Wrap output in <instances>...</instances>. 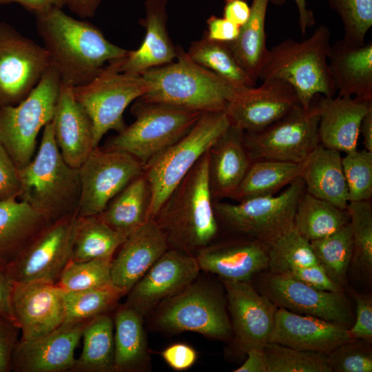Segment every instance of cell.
<instances>
[{"mask_svg":"<svg viewBox=\"0 0 372 372\" xmlns=\"http://www.w3.org/2000/svg\"><path fill=\"white\" fill-rule=\"evenodd\" d=\"M176 50L175 61L142 74L151 89L141 97L201 113L225 112L242 89L194 62L181 46Z\"/></svg>","mask_w":372,"mask_h":372,"instance_id":"cell-5","label":"cell"},{"mask_svg":"<svg viewBox=\"0 0 372 372\" xmlns=\"http://www.w3.org/2000/svg\"><path fill=\"white\" fill-rule=\"evenodd\" d=\"M50 65L43 45L0 22V105H14L35 87Z\"/></svg>","mask_w":372,"mask_h":372,"instance_id":"cell-15","label":"cell"},{"mask_svg":"<svg viewBox=\"0 0 372 372\" xmlns=\"http://www.w3.org/2000/svg\"><path fill=\"white\" fill-rule=\"evenodd\" d=\"M364 149L372 152V109L364 116L360 128Z\"/></svg>","mask_w":372,"mask_h":372,"instance_id":"cell-61","label":"cell"},{"mask_svg":"<svg viewBox=\"0 0 372 372\" xmlns=\"http://www.w3.org/2000/svg\"><path fill=\"white\" fill-rule=\"evenodd\" d=\"M144 165L120 151L92 150L78 168L80 198L77 216L99 214L124 187L143 173Z\"/></svg>","mask_w":372,"mask_h":372,"instance_id":"cell-14","label":"cell"},{"mask_svg":"<svg viewBox=\"0 0 372 372\" xmlns=\"http://www.w3.org/2000/svg\"><path fill=\"white\" fill-rule=\"evenodd\" d=\"M12 320L21 333V339L45 335L65 320L63 289L44 282H14L10 297Z\"/></svg>","mask_w":372,"mask_h":372,"instance_id":"cell-19","label":"cell"},{"mask_svg":"<svg viewBox=\"0 0 372 372\" xmlns=\"http://www.w3.org/2000/svg\"><path fill=\"white\" fill-rule=\"evenodd\" d=\"M352 231V262L371 272L372 269V204L371 200L349 202L346 208Z\"/></svg>","mask_w":372,"mask_h":372,"instance_id":"cell-45","label":"cell"},{"mask_svg":"<svg viewBox=\"0 0 372 372\" xmlns=\"http://www.w3.org/2000/svg\"><path fill=\"white\" fill-rule=\"evenodd\" d=\"M130 112L134 121L101 148L128 153L143 165L185 136L203 114L142 97L134 101Z\"/></svg>","mask_w":372,"mask_h":372,"instance_id":"cell-6","label":"cell"},{"mask_svg":"<svg viewBox=\"0 0 372 372\" xmlns=\"http://www.w3.org/2000/svg\"><path fill=\"white\" fill-rule=\"evenodd\" d=\"M301 106L287 82L267 79L259 87L240 90L229 102L225 113L230 125L245 132L260 131Z\"/></svg>","mask_w":372,"mask_h":372,"instance_id":"cell-17","label":"cell"},{"mask_svg":"<svg viewBox=\"0 0 372 372\" xmlns=\"http://www.w3.org/2000/svg\"><path fill=\"white\" fill-rule=\"evenodd\" d=\"M19 331L12 320L0 316V372L12 370L13 356L20 340Z\"/></svg>","mask_w":372,"mask_h":372,"instance_id":"cell-50","label":"cell"},{"mask_svg":"<svg viewBox=\"0 0 372 372\" xmlns=\"http://www.w3.org/2000/svg\"><path fill=\"white\" fill-rule=\"evenodd\" d=\"M355 321L349 334L351 340H362L369 342L372 340V298L371 296L355 294Z\"/></svg>","mask_w":372,"mask_h":372,"instance_id":"cell-49","label":"cell"},{"mask_svg":"<svg viewBox=\"0 0 372 372\" xmlns=\"http://www.w3.org/2000/svg\"><path fill=\"white\" fill-rule=\"evenodd\" d=\"M318 136L322 146L348 153L358 149L360 128L372 101L355 97L320 95Z\"/></svg>","mask_w":372,"mask_h":372,"instance_id":"cell-26","label":"cell"},{"mask_svg":"<svg viewBox=\"0 0 372 372\" xmlns=\"http://www.w3.org/2000/svg\"><path fill=\"white\" fill-rule=\"evenodd\" d=\"M269 246L240 237L211 242L201 249L195 258L200 270L216 274L223 280L249 281L267 269Z\"/></svg>","mask_w":372,"mask_h":372,"instance_id":"cell-25","label":"cell"},{"mask_svg":"<svg viewBox=\"0 0 372 372\" xmlns=\"http://www.w3.org/2000/svg\"><path fill=\"white\" fill-rule=\"evenodd\" d=\"M188 56L200 65L231 83L239 89L256 85L236 59L228 43L203 37L193 41L186 52Z\"/></svg>","mask_w":372,"mask_h":372,"instance_id":"cell-38","label":"cell"},{"mask_svg":"<svg viewBox=\"0 0 372 372\" xmlns=\"http://www.w3.org/2000/svg\"><path fill=\"white\" fill-rule=\"evenodd\" d=\"M277 308L268 342L329 354L351 340L347 327L340 324Z\"/></svg>","mask_w":372,"mask_h":372,"instance_id":"cell-22","label":"cell"},{"mask_svg":"<svg viewBox=\"0 0 372 372\" xmlns=\"http://www.w3.org/2000/svg\"><path fill=\"white\" fill-rule=\"evenodd\" d=\"M113 256L81 262L70 260L56 285L64 291H80L111 285Z\"/></svg>","mask_w":372,"mask_h":372,"instance_id":"cell-44","label":"cell"},{"mask_svg":"<svg viewBox=\"0 0 372 372\" xmlns=\"http://www.w3.org/2000/svg\"><path fill=\"white\" fill-rule=\"evenodd\" d=\"M369 343L350 340L335 348L328 354L331 371H372V353Z\"/></svg>","mask_w":372,"mask_h":372,"instance_id":"cell-48","label":"cell"},{"mask_svg":"<svg viewBox=\"0 0 372 372\" xmlns=\"http://www.w3.org/2000/svg\"><path fill=\"white\" fill-rule=\"evenodd\" d=\"M48 223L41 214L18 198L0 201V265L13 262Z\"/></svg>","mask_w":372,"mask_h":372,"instance_id":"cell-32","label":"cell"},{"mask_svg":"<svg viewBox=\"0 0 372 372\" xmlns=\"http://www.w3.org/2000/svg\"><path fill=\"white\" fill-rule=\"evenodd\" d=\"M77 214L48 223L7 265L14 282L56 284L71 260Z\"/></svg>","mask_w":372,"mask_h":372,"instance_id":"cell-13","label":"cell"},{"mask_svg":"<svg viewBox=\"0 0 372 372\" xmlns=\"http://www.w3.org/2000/svg\"><path fill=\"white\" fill-rule=\"evenodd\" d=\"M247 358L234 372H267V362L262 350L250 349L245 352Z\"/></svg>","mask_w":372,"mask_h":372,"instance_id":"cell-58","label":"cell"},{"mask_svg":"<svg viewBox=\"0 0 372 372\" xmlns=\"http://www.w3.org/2000/svg\"><path fill=\"white\" fill-rule=\"evenodd\" d=\"M17 198L29 205L50 223L76 214L80 198L78 168L63 159L55 142L52 122L43 129L34 157L18 169Z\"/></svg>","mask_w":372,"mask_h":372,"instance_id":"cell-3","label":"cell"},{"mask_svg":"<svg viewBox=\"0 0 372 372\" xmlns=\"http://www.w3.org/2000/svg\"><path fill=\"white\" fill-rule=\"evenodd\" d=\"M230 123L225 112L203 113L192 129L144 165L152 191L149 218L198 161L225 132Z\"/></svg>","mask_w":372,"mask_h":372,"instance_id":"cell-7","label":"cell"},{"mask_svg":"<svg viewBox=\"0 0 372 372\" xmlns=\"http://www.w3.org/2000/svg\"><path fill=\"white\" fill-rule=\"evenodd\" d=\"M85 323H63L54 331L32 340L20 338L15 349L14 372H72L74 352Z\"/></svg>","mask_w":372,"mask_h":372,"instance_id":"cell-21","label":"cell"},{"mask_svg":"<svg viewBox=\"0 0 372 372\" xmlns=\"http://www.w3.org/2000/svg\"><path fill=\"white\" fill-rule=\"evenodd\" d=\"M36 28L50 65L62 82L74 87L96 77L109 63L127 56L128 50L108 41L99 28L55 8L36 15Z\"/></svg>","mask_w":372,"mask_h":372,"instance_id":"cell-1","label":"cell"},{"mask_svg":"<svg viewBox=\"0 0 372 372\" xmlns=\"http://www.w3.org/2000/svg\"><path fill=\"white\" fill-rule=\"evenodd\" d=\"M330 37L329 28L321 25L305 40L282 41L269 50L258 79L287 82L303 108L318 95L334 96L337 90L328 61Z\"/></svg>","mask_w":372,"mask_h":372,"instance_id":"cell-4","label":"cell"},{"mask_svg":"<svg viewBox=\"0 0 372 372\" xmlns=\"http://www.w3.org/2000/svg\"><path fill=\"white\" fill-rule=\"evenodd\" d=\"M318 264L310 241L294 228L275 240L268 248L267 269L285 274L296 268Z\"/></svg>","mask_w":372,"mask_h":372,"instance_id":"cell-42","label":"cell"},{"mask_svg":"<svg viewBox=\"0 0 372 372\" xmlns=\"http://www.w3.org/2000/svg\"><path fill=\"white\" fill-rule=\"evenodd\" d=\"M289 0H270L276 6H282ZM298 13V25L302 35H304L308 28L316 24L313 12L307 6L306 0H293Z\"/></svg>","mask_w":372,"mask_h":372,"instance_id":"cell-59","label":"cell"},{"mask_svg":"<svg viewBox=\"0 0 372 372\" xmlns=\"http://www.w3.org/2000/svg\"><path fill=\"white\" fill-rule=\"evenodd\" d=\"M125 239L97 216H77L70 260L114 256Z\"/></svg>","mask_w":372,"mask_h":372,"instance_id":"cell-39","label":"cell"},{"mask_svg":"<svg viewBox=\"0 0 372 372\" xmlns=\"http://www.w3.org/2000/svg\"><path fill=\"white\" fill-rule=\"evenodd\" d=\"M81 339L82 351L72 372H113V318L105 313L91 320L85 325Z\"/></svg>","mask_w":372,"mask_h":372,"instance_id":"cell-36","label":"cell"},{"mask_svg":"<svg viewBox=\"0 0 372 372\" xmlns=\"http://www.w3.org/2000/svg\"><path fill=\"white\" fill-rule=\"evenodd\" d=\"M51 122L63 159L79 168L95 147L92 122L76 99L73 85L61 81Z\"/></svg>","mask_w":372,"mask_h":372,"instance_id":"cell-24","label":"cell"},{"mask_svg":"<svg viewBox=\"0 0 372 372\" xmlns=\"http://www.w3.org/2000/svg\"><path fill=\"white\" fill-rule=\"evenodd\" d=\"M207 152L167 196L153 219L169 245L195 256L219 233L209 182Z\"/></svg>","mask_w":372,"mask_h":372,"instance_id":"cell-2","label":"cell"},{"mask_svg":"<svg viewBox=\"0 0 372 372\" xmlns=\"http://www.w3.org/2000/svg\"><path fill=\"white\" fill-rule=\"evenodd\" d=\"M18 3L35 16L52 9H63L67 0H0V5Z\"/></svg>","mask_w":372,"mask_h":372,"instance_id":"cell-55","label":"cell"},{"mask_svg":"<svg viewBox=\"0 0 372 372\" xmlns=\"http://www.w3.org/2000/svg\"><path fill=\"white\" fill-rule=\"evenodd\" d=\"M66 324L88 322L115 309L125 293L112 284L80 291L63 290Z\"/></svg>","mask_w":372,"mask_h":372,"instance_id":"cell-40","label":"cell"},{"mask_svg":"<svg viewBox=\"0 0 372 372\" xmlns=\"http://www.w3.org/2000/svg\"><path fill=\"white\" fill-rule=\"evenodd\" d=\"M113 256L111 280L125 294L169 249L165 235L149 219L126 238Z\"/></svg>","mask_w":372,"mask_h":372,"instance_id":"cell-23","label":"cell"},{"mask_svg":"<svg viewBox=\"0 0 372 372\" xmlns=\"http://www.w3.org/2000/svg\"><path fill=\"white\" fill-rule=\"evenodd\" d=\"M263 353L267 372H331L328 354L267 342Z\"/></svg>","mask_w":372,"mask_h":372,"instance_id":"cell-43","label":"cell"},{"mask_svg":"<svg viewBox=\"0 0 372 372\" xmlns=\"http://www.w3.org/2000/svg\"><path fill=\"white\" fill-rule=\"evenodd\" d=\"M349 202L372 198V152L365 149L346 153L342 158Z\"/></svg>","mask_w":372,"mask_h":372,"instance_id":"cell-46","label":"cell"},{"mask_svg":"<svg viewBox=\"0 0 372 372\" xmlns=\"http://www.w3.org/2000/svg\"><path fill=\"white\" fill-rule=\"evenodd\" d=\"M269 3L270 0H252L249 17L240 27L239 36L228 43L240 65L255 82L259 79L269 52L265 30Z\"/></svg>","mask_w":372,"mask_h":372,"instance_id":"cell-34","label":"cell"},{"mask_svg":"<svg viewBox=\"0 0 372 372\" xmlns=\"http://www.w3.org/2000/svg\"><path fill=\"white\" fill-rule=\"evenodd\" d=\"M19 187L18 168L0 143V201L17 198Z\"/></svg>","mask_w":372,"mask_h":372,"instance_id":"cell-51","label":"cell"},{"mask_svg":"<svg viewBox=\"0 0 372 372\" xmlns=\"http://www.w3.org/2000/svg\"><path fill=\"white\" fill-rule=\"evenodd\" d=\"M339 15L344 30V39L358 45L365 43L372 26V0H327Z\"/></svg>","mask_w":372,"mask_h":372,"instance_id":"cell-47","label":"cell"},{"mask_svg":"<svg viewBox=\"0 0 372 372\" xmlns=\"http://www.w3.org/2000/svg\"><path fill=\"white\" fill-rule=\"evenodd\" d=\"M328 61L338 96L372 101V42L342 38L331 45Z\"/></svg>","mask_w":372,"mask_h":372,"instance_id":"cell-29","label":"cell"},{"mask_svg":"<svg viewBox=\"0 0 372 372\" xmlns=\"http://www.w3.org/2000/svg\"><path fill=\"white\" fill-rule=\"evenodd\" d=\"M121 59L107 64L90 82L74 87L76 99L92 122L95 148L109 131L119 132L125 129V109L151 89L149 82L142 75L120 72Z\"/></svg>","mask_w":372,"mask_h":372,"instance_id":"cell-11","label":"cell"},{"mask_svg":"<svg viewBox=\"0 0 372 372\" xmlns=\"http://www.w3.org/2000/svg\"><path fill=\"white\" fill-rule=\"evenodd\" d=\"M207 30L205 35L209 39L231 43L239 36L240 27L226 19L212 15L207 20Z\"/></svg>","mask_w":372,"mask_h":372,"instance_id":"cell-54","label":"cell"},{"mask_svg":"<svg viewBox=\"0 0 372 372\" xmlns=\"http://www.w3.org/2000/svg\"><path fill=\"white\" fill-rule=\"evenodd\" d=\"M152 191L144 173L117 194L96 215L118 234L127 238L149 220Z\"/></svg>","mask_w":372,"mask_h":372,"instance_id":"cell-33","label":"cell"},{"mask_svg":"<svg viewBox=\"0 0 372 372\" xmlns=\"http://www.w3.org/2000/svg\"><path fill=\"white\" fill-rule=\"evenodd\" d=\"M61 83L59 72L50 65L23 101L0 105V143L18 169L36 153L39 133L52 119Z\"/></svg>","mask_w":372,"mask_h":372,"instance_id":"cell-9","label":"cell"},{"mask_svg":"<svg viewBox=\"0 0 372 372\" xmlns=\"http://www.w3.org/2000/svg\"><path fill=\"white\" fill-rule=\"evenodd\" d=\"M283 275L320 290L342 291V286L334 282L318 263L311 266L298 267Z\"/></svg>","mask_w":372,"mask_h":372,"instance_id":"cell-52","label":"cell"},{"mask_svg":"<svg viewBox=\"0 0 372 372\" xmlns=\"http://www.w3.org/2000/svg\"><path fill=\"white\" fill-rule=\"evenodd\" d=\"M261 291L276 307L298 314L346 327L353 320L350 304L342 291L320 290L288 276L271 272L263 278Z\"/></svg>","mask_w":372,"mask_h":372,"instance_id":"cell-16","label":"cell"},{"mask_svg":"<svg viewBox=\"0 0 372 372\" xmlns=\"http://www.w3.org/2000/svg\"><path fill=\"white\" fill-rule=\"evenodd\" d=\"M342 158L340 152L319 144L309 157L301 177L307 193L346 209L348 189Z\"/></svg>","mask_w":372,"mask_h":372,"instance_id":"cell-30","label":"cell"},{"mask_svg":"<svg viewBox=\"0 0 372 372\" xmlns=\"http://www.w3.org/2000/svg\"><path fill=\"white\" fill-rule=\"evenodd\" d=\"M13 284L7 266L0 265V316L11 320L10 297Z\"/></svg>","mask_w":372,"mask_h":372,"instance_id":"cell-57","label":"cell"},{"mask_svg":"<svg viewBox=\"0 0 372 372\" xmlns=\"http://www.w3.org/2000/svg\"><path fill=\"white\" fill-rule=\"evenodd\" d=\"M225 300L215 287L196 279L156 308L154 324L165 332L191 331L227 340L232 335Z\"/></svg>","mask_w":372,"mask_h":372,"instance_id":"cell-10","label":"cell"},{"mask_svg":"<svg viewBox=\"0 0 372 372\" xmlns=\"http://www.w3.org/2000/svg\"><path fill=\"white\" fill-rule=\"evenodd\" d=\"M244 132L230 125L207 151L208 182L214 201L231 199L252 163Z\"/></svg>","mask_w":372,"mask_h":372,"instance_id":"cell-27","label":"cell"},{"mask_svg":"<svg viewBox=\"0 0 372 372\" xmlns=\"http://www.w3.org/2000/svg\"><path fill=\"white\" fill-rule=\"evenodd\" d=\"M101 0H67L66 6L78 17L85 19L92 17Z\"/></svg>","mask_w":372,"mask_h":372,"instance_id":"cell-60","label":"cell"},{"mask_svg":"<svg viewBox=\"0 0 372 372\" xmlns=\"http://www.w3.org/2000/svg\"><path fill=\"white\" fill-rule=\"evenodd\" d=\"M319 115L318 102L313 101L309 107L298 106L260 131L244 132V144L251 161H307L320 144Z\"/></svg>","mask_w":372,"mask_h":372,"instance_id":"cell-12","label":"cell"},{"mask_svg":"<svg viewBox=\"0 0 372 372\" xmlns=\"http://www.w3.org/2000/svg\"><path fill=\"white\" fill-rule=\"evenodd\" d=\"M310 243L318 263L334 282L342 286L353 253L350 223Z\"/></svg>","mask_w":372,"mask_h":372,"instance_id":"cell-41","label":"cell"},{"mask_svg":"<svg viewBox=\"0 0 372 372\" xmlns=\"http://www.w3.org/2000/svg\"><path fill=\"white\" fill-rule=\"evenodd\" d=\"M166 0H147L146 15L141 24L145 28L144 39L135 50L120 61L119 71L142 75L149 69L173 62L177 56L167 29Z\"/></svg>","mask_w":372,"mask_h":372,"instance_id":"cell-28","label":"cell"},{"mask_svg":"<svg viewBox=\"0 0 372 372\" xmlns=\"http://www.w3.org/2000/svg\"><path fill=\"white\" fill-rule=\"evenodd\" d=\"M164 361L174 370L184 371L191 368L197 360V353L191 346L176 343L161 352Z\"/></svg>","mask_w":372,"mask_h":372,"instance_id":"cell-53","label":"cell"},{"mask_svg":"<svg viewBox=\"0 0 372 372\" xmlns=\"http://www.w3.org/2000/svg\"><path fill=\"white\" fill-rule=\"evenodd\" d=\"M223 280L232 331L240 348L245 353L250 349L262 350L269 342L277 307L249 281Z\"/></svg>","mask_w":372,"mask_h":372,"instance_id":"cell-20","label":"cell"},{"mask_svg":"<svg viewBox=\"0 0 372 372\" xmlns=\"http://www.w3.org/2000/svg\"><path fill=\"white\" fill-rule=\"evenodd\" d=\"M114 322L113 372H136L149 362L143 316L125 304L117 308Z\"/></svg>","mask_w":372,"mask_h":372,"instance_id":"cell-31","label":"cell"},{"mask_svg":"<svg viewBox=\"0 0 372 372\" xmlns=\"http://www.w3.org/2000/svg\"><path fill=\"white\" fill-rule=\"evenodd\" d=\"M308 159L302 163L273 160L253 161L231 199L240 201L256 196L276 194L302 176Z\"/></svg>","mask_w":372,"mask_h":372,"instance_id":"cell-35","label":"cell"},{"mask_svg":"<svg viewBox=\"0 0 372 372\" xmlns=\"http://www.w3.org/2000/svg\"><path fill=\"white\" fill-rule=\"evenodd\" d=\"M349 223L347 209H341L304 191L297 205L293 228L312 241L334 233Z\"/></svg>","mask_w":372,"mask_h":372,"instance_id":"cell-37","label":"cell"},{"mask_svg":"<svg viewBox=\"0 0 372 372\" xmlns=\"http://www.w3.org/2000/svg\"><path fill=\"white\" fill-rule=\"evenodd\" d=\"M250 14V6L245 0H225L223 17L241 27Z\"/></svg>","mask_w":372,"mask_h":372,"instance_id":"cell-56","label":"cell"},{"mask_svg":"<svg viewBox=\"0 0 372 372\" xmlns=\"http://www.w3.org/2000/svg\"><path fill=\"white\" fill-rule=\"evenodd\" d=\"M200 271L195 256L168 249L128 291L125 304L144 317L197 279Z\"/></svg>","mask_w":372,"mask_h":372,"instance_id":"cell-18","label":"cell"},{"mask_svg":"<svg viewBox=\"0 0 372 372\" xmlns=\"http://www.w3.org/2000/svg\"><path fill=\"white\" fill-rule=\"evenodd\" d=\"M304 191L300 176L278 195L256 196L236 203L214 201L213 207L218 223L228 229L269 246L293 228L297 205Z\"/></svg>","mask_w":372,"mask_h":372,"instance_id":"cell-8","label":"cell"}]
</instances>
